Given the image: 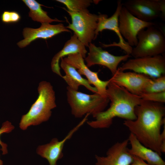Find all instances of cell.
<instances>
[{
    "instance_id": "1",
    "label": "cell",
    "mask_w": 165,
    "mask_h": 165,
    "mask_svg": "<svg viewBox=\"0 0 165 165\" xmlns=\"http://www.w3.org/2000/svg\"><path fill=\"white\" fill-rule=\"evenodd\" d=\"M136 119L125 120L123 125L145 147L161 156L165 152V107L164 103L142 99L136 107Z\"/></svg>"
},
{
    "instance_id": "2",
    "label": "cell",
    "mask_w": 165,
    "mask_h": 165,
    "mask_svg": "<svg viewBox=\"0 0 165 165\" xmlns=\"http://www.w3.org/2000/svg\"><path fill=\"white\" fill-rule=\"evenodd\" d=\"M109 80L106 96L111 101L110 106L106 110L97 114L94 117V120L87 122L88 124L94 128H108L116 117L125 120H134L136 119L134 110L141 102V97Z\"/></svg>"
},
{
    "instance_id": "3",
    "label": "cell",
    "mask_w": 165,
    "mask_h": 165,
    "mask_svg": "<svg viewBox=\"0 0 165 165\" xmlns=\"http://www.w3.org/2000/svg\"><path fill=\"white\" fill-rule=\"evenodd\" d=\"M36 100L21 118L19 127L23 130L47 121L51 116V110L57 106L55 92L50 82L45 81L40 82Z\"/></svg>"
},
{
    "instance_id": "4",
    "label": "cell",
    "mask_w": 165,
    "mask_h": 165,
    "mask_svg": "<svg viewBox=\"0 0 165 165\" xmlns=\"http://www.w3.org/2000/svg\"><path fill=\"white\" fill-rule=\"evenodd\" d=\"M68 102L71 109L72 114L76 118L82 117L85 114L92 115L94 118L105 110L109 100L107 96L98 93L88 94L67 87Z\"/></svg>"
},
{
    "instance_id": "5",
    "label": "cell",
    "mask_w": 165,
    "mask_h": 165,
    "mask_svg": "<svg viewBox=\"0 0 165 165\" xmlns=\"http://www.w3.org/2000/svg\"><path fill=\"white\" fill-rule=\"evenodd\" d=\"M152 26L140 31L137 35V45L131 54L134 58L153 56L165 51V37L163 32Z\"/></svg>"
},
{
    "instance_id": "6",
    "label": "cell",
    "mask_w": 165,
    "mask_h": 165,
    "mask_svg": "<svg viewBox=\"0 0 165 165\" xmlns=\"http://www.w3.org/2000/svg\"><path fill=\"white\" fill-rule=\"evenodd\" d=\"M71 17L72 23L66 27L74 32L79 40L85 46L94 40L98 15L90 13L87 9L72 12L64 8Z\"/></svg>"
},
{
    "instance_id": "7",
    "label": "cell",
    "mask_w": 165,
    "mask_h": 165,
    "mask_svg": "<svg viewBox=\"0 0 165 165\" xmlns=\"http://www.w3.org/2000/svg\"><path fill=\"white\" fill-rule=\"evenodd\" d=\"M128 70L156 78L165 75V58L160 54L131 59L118 68L122 72Z\"/></svg>"
},
{
    "instance_id": "8",
    "label": "cell",
    "mask_w": 165,
    "mask_h": 165,
    "mask_svg": "<svg viewBox=\"0 0 165 165\" xmlns=\"http://www.w3.org/2000/svg\"><path fill=\"white\" fill-rule=\"evenodd\" d=\"M118 21L120 34L131 47L137 45V35L140 31L155 25L152 21H145L137 18L123 5L119 14Z\"/></svg>"
},
{
    "instance_id": "9",
    "label": "cell",
    "mask_w": 165,
    "mask_h": 165,
    "mask_svg": "<svg viewBox=\"0 0 165 165\" xmlns=\"http://www.w3.org/2000/svg\"><path fill=\"white\" fill-rule=\"evenodd\" d=\"M123 3L121 0H118L116 10L114 14L110 17L105 14H100L98 15L97 28L95 31L94 39L97 37L99 33L104 30H112L116 33L119 39L118 43L116 42L108 45L102 44L103 47L117 46L120 48L126 53L130 55L133 49L127 42L126 41L120 34L119 27V16Z\"/></svg>"
},
{
    "instance_id": "10",
    "label": "cell",
    "mask_w": 165,
    "mask_h": 165,
    "mask_svg": "<svg viewBox=\"0 0 165 165\" xmlns=\"http://www.w3.org/2000/svg\"><path fill=\"white\" fill-rule=\"evenodd\" d=\"M88 47L89 52L87 57L85 58L86 66L89 67L98 64L105 66L111 71L112 75L116 72L119 64L130 57V55L127 54L114 55L92 43L89 44Z\"/></svg>"
},
{
    "instance_id": "11",
    "label": "cell",
    "mask_w": 165,
    "mask_h": 165,
    "mask_svg": "<svg viewBox=\"0 0 165 165\" xmlns=\"http://www.w3.org/2000/svg\"><path fill=\"white\" fill-rule=\"evenodd\" d=\"M109 79L130 93L140 96L152 79L143 74L134 72L120 71L117 69Z\"/></svg>"
},
{
    "instance_id": "12",
    "label": "cell",
    "mask_w": 165,
    "mask_h": 165,
    "mask_svg": "<svg viewBox=\"0 0 165 165\" xmlns=\"http://www.w3.org/2000/svg\"><path fill=\"white\" fill-rule=\"evenodd\" d=\"M128 138L117 142L107 150L105 156H95V165H131L134 156L129 152Z\"/></svg>"
},
{
    "instance_id": "13",
    "label": "cell",
    "mask_w": 165,
    "mask_h": 165,
    "mask_svg": "<svg viewBox=\"0 0 165 165\" xmlns=\"http://www.w3.org/2000/svg\"><path fill=\"white\" fill-rule=\"evenodd\" d=\"M86 121V120L83 119L72 129L62 140L59 141L57 138H54L52 139L50 143L39 146L36 150L37 153L46 159L49 165H57V161L63 156L62 151L65 143L72 138Z\"/></svg>"
},
{
    "instance_id": "14",
    "label": "cell",
    "mask_w": 165,
    "mask_h": 165,
    "mask_svg": "<svg viewBox=\"0 0 165 165\" xmlns=\"http://www.w3.org/2000/svg\"><path fill=\"white\" fill-rule=\"evenodd\" d=\"M63 59L67 63L77 69L81 75H85L89 83L97 89L98 93L103 96H107V88L109 80L104 81L100 79L98 76V72L90 70L85 64L84 60L80 54H71Z\"/></svg>"
},
{
    "instance_id": "15",
    "label": "cell",
    "mask_w": 165,
    "mask_h": 165,
    "mask_svg": "<svg viewBox=\"0 0 165 165\" xmlns=\"http://www.w3.org/2000/svg\"><path fill=\"white\" fill-rule=\"evenodd\" d=\"M122 3L131 14L142 20L150 22L160 16L158 0H129Z\"/></svg>"
},
{
    "instance_id": "16",
    "label": "cell",
    "mask_w": 165,
    "mask_h": 165,
    "mask_svg": "<svg viewBox=\"0 0 165 165\" xmlns=\"http://www.w3.org/2000/svg\"><path fill=\"white\" fill-rule=\"evenodd\" d=\"M64 32L70 31L62 23L52 25L44 23L42 24L41 26L38 28H25L23 32L24 38L18 42L17 45L20 48H24L36 39H46Z\"/></svg>"
},
{
    "instance_id": "17",
    "label": "cell",
    "mask_w": 165,
    "mask_h": 165,
    "mask_svg": "<svg viewBox=\"0 0 165 165\" xmlns=\"http://www.w3.org/2000/svg\"><path fill=\"white\" fill-rule=\"evenodd\" d=\"M87 52L85 46L74 34L71 38L65 42L63 49L53 58L51 62L52 71L62 77L59 64L60 59L69 54L75 53H79L83 58H85Z\"/></svg>"
},
{
    "instance_id": "18",
    "label": "cell",
    "mask_w": 165,
    "mask_h": 165,
    "mask_svg": "<svg viewBox=\"0 0 165 165\" xmlns=\"http://www.w3.org/2000/svg\"><path fill=\"white\" fill-rule=\"evenodd\" d=\"M128 139L131 147L129 152L147 163L153 165H165V162L158 153L143 145L136 137L130 133Z\"/></svg>"
},
{
    "instance_id": "19",
    "label": "cell",
    "mask_w": 165,
    "mask_h": 165,
    "mask_svg": "<svg viewBox=\"0 0 165 165\" xmlns=\"http://www.w3.org/2000/svg\"><path fill=\"white\" fill-rule=\"evenodd\" d=\"M61 67L65 73L62 78L71 89L78 91L80 86L82 85L92 92L98 93L97 89L92 86L87 79L83 78L73 66L67 63L63 58H61Z\"/></svg>"
},
{
    "instance_id": "20",
    "label": "cell",
    "mask_w": 165,
    "mask_h": 165,
    "mask_svg": "<svg viewBox=\"0 0 165 165\" xmlns=\"http://www.w3.org/2000/svg\"><path fill=\"white\" fill-rule=\"evenodd\" d=\"M23 2L29 8V16L34 21L41 23H50L53 22H63L56 18L52 19L43 10L41 6H43L35 0H23Z\"/></svg>"
},
{
    "instance_id": "21",
    "label": "cell",
    "mask_w": 165,
    "mask_h": 165,
    "mask_svg": "<svg viewBox=\"0 0 165 165\" xmlns=\"http://www.w3.org/2000/svg\"><path fill=\"white\" fill-rule=\"evenodd\" d=\"M64 5L67 10L72 12H79L87 9L93 1L91 0H57Z\"/></svg>"
},
{
    "instance_id": "22",
    "label": "cell",
    "mask_w": 165,
    "mask_h": 165,
    "mask_svg": "<svg viewBox=\"0 0 165 165\" xmlns=\"http://www.w3.org/2000/svg\"><path fill=\"white\" fill-rule=\"evenodd\" d=\"M165 91V75L152 79L145 88L143 93H158Z\"/></svg>"
},
{
    "instance_id": "23",
    "label": "cell",
    "mask_w": 165,
    "mask_h": 165,
    "mask_svg": "<svg viewBox=\"0 0 165 165\" xmlns=\"http://www.w3.org/2000/svg\"><path fill=\"white\" fill-rule=\"evenodd\" d=\"M140 96L145 101L164 103L165 102V91L158 93H142Z\"/></svg>"
},
{
    "instance_id": "24",
    "label": "cell",
    "mask_w": 165,
    "mask_h": 165,
    "mask_svg": "<svg viewBox=\"0 0 165 165\" xmlns=\"http://www.w3.org/2000/svg\"><path fill=\"white\" fill-rule=\"evenodd\" d=\"M14 128V127L11 123L8 121H6L2 124L0 128V137L3 133H8L11 132ZM0 145L2 148L0 150L2 152V154L4 155L8 153L7 145L3 142L0 138Z\"/></svg>"
},
{
    "instance_id": "25",
    "label": "cell",
    "mask_w": 165,
    "mask_h": 165,
    "mask_svg": "<svg viewBox=\"0 0 165 165\" xmlns=\"http://www.w3.org/2000/svg\"><path fill=\"white\" fill-rule=\"evenodd\" d=\"M21 19L20 14L15 11H6L2 15V21L6 23L18 22Z\"/></svg>"
},
{
    "instance_id": "26",
    "label": "cell",
    "mask_w": 165,
    "mask_h": 165,
    "mask_svg": "<svg viewBox=\"0 0 165 165\" xmlns=\"http://www.w3.org/2000/svg\"><path fill=\"white\" fill-rule=\"evenodd\" d=\"M160 11V17L163 21H165V0H158Z\"/></svg>"
},
{
    "instance_id": "27",
    "label": "cell",
    "mask_w": 165,
    "mask_h": 165,
    "mask_svg": "<svg viewBox=\"0 0 165 165\" xmlns=\"http://www.w3.org/2000/svg\"><path fill=\"white\" fill-rule=\"evenodd\" d=\"M134 156V160L131 165H153L146 162L137 157Z\"/></svg>"
},
{
    "instance_id": "28",
    "label": "cell",
    "mask_w": 165,
    "mask_h": 165,
    "mask_svg": "<svg viewBox=\"0 0 165 165\" xmlns=\"http://www.w3.org/2000/svg\"><path fill=\"white\" fill-rule=\"evenodd\" d=\"M0 165H3V162L0 158Z\"/></svg>"
}]
</instances>
